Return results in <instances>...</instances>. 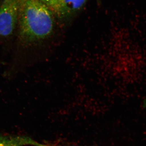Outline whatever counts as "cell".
Masks as SVG:
<instances>
[{
  "mask_svg": "<svg viewBox=\"0 0 146 146\" xmlns=\"http://www.w3.org/2000/svg\"><path fill=\"white\" fill-rule=\"evenodd\" d=\"M41 0H21L15 50L28 48L48 38L54 28V17Z\"/></svg>",
  "mask_w": 146,
  "mask_h": 146,
  "instance_id": "6da1fadb",
  "label": "cell"
},
{
  "mask_svg": "<svg viewBox=\"0 0 146 146\" xmlns=\"http://www.w3.org/2000/svg\"><path fill=\"white\" fill-rule=\"evenodd\" d=\"M21 0H3L0 6V45L16 36Z\"/></svg>",
  "mask_w": 146,
  "mask_h": 146,
  "instance_id": "7a4b0ae2",
  "label": "cell"
},
{
  "mask_svg": "<svg viewBox=\"0 0 146 146\" xmlns=\"http://www.w3.org/2000/svg\"><path fill=\"white\" fill-rule=\"evenodd\" d=\"M54 16L60 19L74 15L86 5L88 0H41Z\"/></svg>",
  "mask_w": 146,
  "mask_h": 146,
  "instance_id": "3957f363",
  "label": "cell"
},
{
  "mask_svg": "<svg viewBox=\"0 0 146 146\" xmlns=\"http://www.w3.org/2000/svg\"><path fill=\"white\" fill-rule=\"evenodd\" d=\"M36 143L25 136H0V146H23Z\"/></svg>",
  "mask_w": 146,
  "mask_h": 146,
  "instance_id": "277c9868",
  "label": "cell"
},
{
  "mask_svg": "<svg viewBox=\"0 0 146 146\" xmlns=\"http://www.w3.org/2000/svg\"><path fill=\"white\" fill-rule=\"evenodd\" d=\"M98 1H99L100 0H98Z\"/></svg>",
  "mask_w": 146,
  "mask_h": 146,
  "instance_id": "5b68a950",
  "label": "cell"
}]
</instances>
